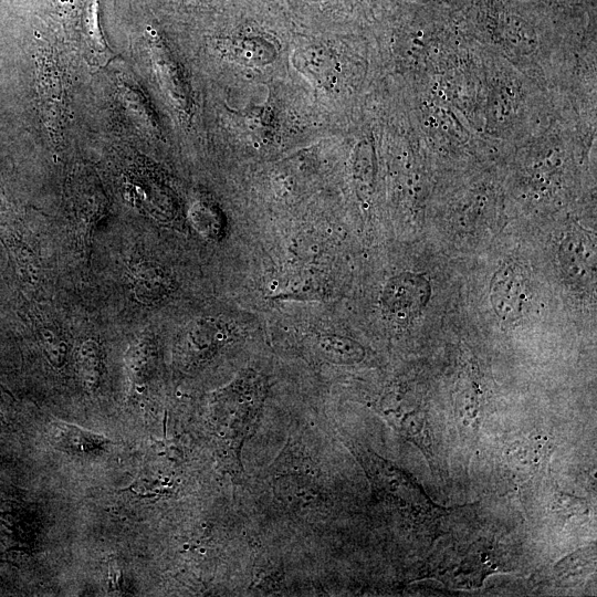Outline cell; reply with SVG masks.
I'll list each match as a JSON object with an SVG mask.
<instances>
[{
	"instance_id": "cell-13",
	"label": "cell",
	"mask_w": 597,
	"mask_h": 597,
	"mask_svg": "<svg viewBox=\"0 0 597 597\" xmlns=\"http://www.w3.org/2000/svg\"><path fill=\"white\" fill-rule=\"evenodd\" d=\"M405 438L413 442L427 457L429 461L434 458V447L430 422L427 415L421 410L407 412L398 425Z\"/></svg>"
},
{
	"instance_id": "cell-7",
	"label": "cell",
	"mask_w": 597,
	"mask_h": 597,
	"mask_svg": "<svg viewBox=\"0 0 597 597\" xmlns=\"http://www.w3.org/2000/svg\"><path fill=\"white\" fill-rule=\"evenodd\" d=\"M551 453L547 438L541 436L522 437L511 442L504 450V461L520 479L530 478L547 462Z\"/></svg>"
},
{
	"instance_id": "cell-14",
	"label": "cell",
	"mask_w": 597,
	"mask_h": 597,
	"mask_svg": "<svg viewBox=\"0 0 597 597\" xmlns=\"http://www.w3.org/2000/svg\"><path fill=\"white\" fill-rule=\"evenodd\" d=\"M595 547L579 549L555 564L552 570V577L557 583H567L583 578L595 569Z\"/></svg>"
},
{
	"instance_id": "cell-4",
	"label": "cell",
	"mask_w": 597,
	"mask_h": 597,
	"mask_svg": "<svg viewBox=\"0 0 597 597\" xmlns=\"http://www.w3.org/2000/svg\"><path fill=\"white\" fill-rule=\"evenodd\" d=\"M233 331L219 317H198L189 322L179 336V346L192 362L210 357L232 339Z\"/></svg>"
},
{
	"instance_id": "cell-8",
	"label": "cell",
	"mask_w": 597,
	"mask_h": 597,
	"mask_svg": "<svg viewBox=\"0 0 597 597\" xmlns=\"http://www.w3.org/2000/svg\"><path fill=\"white\" fill-rule=\"evenodd\" d=\"M494 570H496V563L493 562L490 552L478 546L438 573L443 582L469 587L480 585L484 577Z\"/></svg>"
},
{
	"instance_id": "cell-6",
	"label": "cell",
	"mask_w": 597,
	"mask_h": 597,
	"mask_svg": "<svg viewBox=\"0 0 597 597\" xmlns=\"http://www.w3.org/2000/svg\"><path fill=\"white\" fill-rule=\"evenodd\" d=\"M558 253L561 265L570 279L584 284L595 280L596 250L587 235L568 234Z\"/></svg>"
},
{
	"instance_id": "cell-5",
	"label": "cell",
	"mask_w": 597,
	"mask_h": 597,
	"mask_svg": "<svg viewBox=\"0 0 597 597\" xmlns=\"http://www.w3.org/2000/svg\"><path fill=\"white\" fill-rule=\"evenodd\" d=\"M525 279L521 268L513 262L503 264L490 284V302L494 312L504 320L517 318L526 297Z\"/></svg>"
},
{
	"instance_id": "cell-3",
	"label": "cell",
	"mask_w": 597,
	"mask_h": 597,
	"mask_svg": "<svg viewBox=\"0 0 597 597\" xmlns=\"http://www.w3.org/2000/svg\"><path fill=\"white\" fill-rule=\"evenodd\" d=\"M431 295L429 281L421 274L404 272L388 280L380 295L383 310L397 321L416 316Z\"/></svg>"
},
{
	"instance_id": "cell-15",
	"label": "cell",
	"mask_w": 597,
	"mask_h": 597,
	"mask_svg": "<svg viewBox=\"0 0 597 597\" xmlns=\"http://www.w3.org/2000/svg\"><path fill=\"white\" fill-rule=\"evenodd\" d=\"M195 229L206 239L218 241L226 232V224L219 210L206 202L196 203L190 210Z\"/></svg>"
},
{
	"instance_id": "cell-10",
	"label": "cell",
	"mask_w": 597,
	"mask_h": 597,
	"mask_svg": "<svg viewBox=\"0 0 597 597\" xmlns=\"http://www.w3.org/2000/svg\"><path fill=\"white\" fill-rule=\"evenodd\" d=\"M293 63L297 70L310 74L324 85H333L338 72L336 56L324 46H307L296 50Z\"/></svg>"
},
{
	"instance_id": "cell-17",
	"label": "cell",
	"mask_w": 597,
	"mask_h": 597,
	"mask_svg": "<svg viewBox=\"0 0 597 597\" xmlns=\"http://www.w3.org/2000/svg\"><path fill=\"white\" fill-rule=\"evenodd\" d=\"M354 178L360 188H370L374 180V160L368 149L360 147L353 164Z\"/></svg>"
},
{
	"instance_id": "cell-11",
	"label": "cell",
	"mask_w": 597,
	"mask_h": 597,
	"mask_svg": "<svg viewBox=\"0 0 597 597\" xmlns=\"http://www.w3.org/2000/svg\"><path fill=\"white\" fill-rule=\"evenodd\" d=\"M314 348L323 359L337 365H354L360 363L366 350L357 341L334 333L316 335Z\"/></svg>"
},
{
	"instance_id": "cell-9",
	"label": "cell",
	"mask_w": 597,
	"mask_h": 597,
	"mask_svg": "<svg viewBox=\"0 0 597 597\" xmlns=\"http://www.w3.org/2000/svg\"><path fill=\"white\" fill-rule=\"evenodd\" d=\"M221 52L239 64L264 66L276 57V49L268 39L259 35H235L221 43Z\"/></svg>"
},
{
	"instance_id": "cell-2",
	"label": "cell",
	"mask_w": 597,
	"mask_h": 597,
	"mask_svg": "<svg viewBox=\"0 0 597 597\" xmlns=\"http://www.w3.org/2000/svg\"><path fill=\"white\" fill-rule=\"evenodd\" d=\"M350 452L364 469L374 496L417 525H432L444 514L405 471L374 451L352 442Z\"/></svg>"
},
{
	"instance_id": "cell-18",
	"label": "cell",
	"mask_w": 597,
	"mask_h": 597,
	"mask_svg": "<svg viewBox=\"0 0 597 597\" xmlns=\"http://www.w3.org/2000/svg\"><path fill=\"white\" fill-rule=\"evenodd\" d=\"M100 348L95 341H85L80 348V364L83 376L87 381L94 384L97 379L96 370L98 366Z\"/></svg>"
},
{
	"instance_id": "cell-1",
	"label": "cell",
	"mask_w": 597,
	"mask_h": 597,
	"mask_svg": "<svg viewBox=\"0 0 597 597\" xmlns=\"http://www.w3.org/2000/svg\"><path fill=\"white\" fill-rule=\"evenodd\" d=\"M266 392L265 376L253 368H244L210 398L219 461L237 483L243 478L241 451L256 429Z\"/></svg>"
},
{
	"instance_id": "cell-12",
	"label": "cell",
	"mask_w": 597,
	"mask_h": 597,
	"mask_svg": "<svg viewBox=\"0 0 597 597\" xmlns=\"http://www.w3.org/2000/svg\"><path fill=\"white\" fill-rule=\"evenodd\" d=\"M134 289L139 300L154 302L167 296L172 290V283L159 268L142 262L134 269Z\"/></svg>"
},
{
	"instance_id": "cell-16",
	"label": "cell",
	"mask_w": 597,
	"mask_h": 597,
	"mask_svg": "<svg viewBox=\"0 0 597 597\" xmlns=\"http://www.w3.org/2000/svg\"><path fill=\"white\" fill-rule=\"evenodd\" d=\"M551 510L563 520L583 515L587 511L584 499L555 491L551 502Z\"/></svg>"
}]
</instances>
